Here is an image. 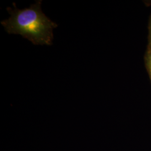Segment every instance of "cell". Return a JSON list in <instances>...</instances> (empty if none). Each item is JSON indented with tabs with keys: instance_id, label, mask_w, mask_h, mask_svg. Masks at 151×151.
<instances>
[{
	"instance_id": "cell-1",
	"label": "cell",
	"mask_w": 151,
	"mask_h": 151,
	"mask_svg": "<svg viewBox=\"0 0 151 151\" xmlns=\"http://www.w3.org/2000/svg\"><path fill=\"white\" fill-rule=\"evenodd\" d=\"M42 2V0L36 1L35 4L23 10L18 9L14 3V10L7 8L11 16L1 24L9 34L21 35L34 45H52L53 30L58 24L44 14Z\"/></svg>"
},
{
	"instance_id": "cell-2",
	"label": "cell",
	"mask_w": 151,
	"mask_h": 151,
	"mask_svg": "<svg viewBox=\"0 0 151 151\" xmlns=\"http://www.w3.org/2000/svg\"><path fill=\"white\" fill-rule=\"evenodd\" d=\"M145 63L147 70L151 81V47H147L145 55Z\"/></svg>"
},
{
	"instance_id": "cell-3",
	"label": "cell",
	"mask_w": 151,
	"mask_h": 151,
	"mask_svg": "<svg viewBox=\"0 0 151 151\" xmlns=\"http://www.w3.org/2000/svg\"><path fill=\"white\" fill-rule=\"evenodd\" d=\"M148 30H149V33H148V47H151V16L150 17V20L149 22V26H148Z\"/></svg>"
}]
</instances>
